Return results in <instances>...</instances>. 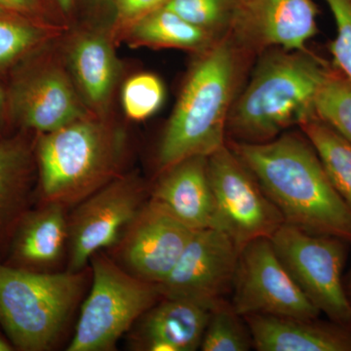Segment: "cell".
I'll use <instances>...</instances> for the list:
<instances>
[{
  "label": "cell",
  "instance_id": "obj_28",
  "mask_svg": "<svg viewBox=\"0 0 351 351\" xmlns=\"http://www.w3.org/2000/svg\"><path fill=\"white\" fill-rule=\"evenodd\" d=\"M336 23V38L329 45L332 66L351 80V0H324Z\"/></svg>",
  "mask_w": 351,
  "mask_h": 351
},
{
  "label": "cell",
  "instance_id": "obj_14",
  "mask_svg": "<svg viewBox=\"0 0 351 351\" xmlns=\"http://www.w3.org/2000/svg\"><path fill=\"white\" fill-rule=\"evenodd\" d=\"M318 13L313 0H237L230 32L237 46L306 51Z\"/></svg>",
  "mask_w": 351,
  "mask_h": 351
},
{
  "label": "cell",
  "instance_id": "obj_9",
  "mask_svg": "<svg viewBox=\"0 0 351 351\" xmlns=\"http://www.w3.org/2000/svg\"><path fill=\"white\" fill-rule=\"evenodd\" d=\"M147 189L135 175H121L76 204L69 216L68 269L83 271L95 254L114 247L145 204Z\"/></svg>",
  "mask_w": 351,
  "mask_h": 351
},
{
  "label": "cell",
  "instance_id": "obj_16",
  "mask_svg": "<svg viewBox=\"0 0 351 351\" xmlns=\"http://www.w3.org/2000/svg\"><path fill=\"white\" fill-rule=\"evenodd\" d=\"M66 207L43 202L29 210L20 221L3 263L29 271L52 272L69 244Z\"/></svg>",
  "mask_w": 351,
  "mask_h": 351
},
{
  "label": "cell",
  "instance_id": "obj_11",
  "mask_svg": "<svg viewBox=\"0 0 351 351\" xmlns=\"http://www.w3.org/2000/svg\"><path fill=\"white\" fill-rule=\"evenodd\" d=\"M239 249L225 232L195 230L168 276L157 284L161 298L214 308L232 291Z\"/></svg>",
  "mask_w": 351,
  "mask_h": 351
},
{
  "label": "cell",
  "instance_id": "obj_25",
  "mask_svg": "<svg viewBox=\"0 0 351 351\" xmlns=\"http://www.w3.org/2000/svg\"><path fill=\"white\" fill-rule=\"evenodd\" d=\"M244 318L232 304L219 302L212 309L200 348L203 351H247L253 346ZM245 321V320H244Z\"/></svg>",
  "mask_w": 351,
  "mask_h": 351
},
{
  "label": "cell",
  "instance_id": "obj_2",
  "mask_svg": "<svg viewBox=\"0 0 351 351\" xmlns=\"http://www.w3.org/2000/svg\"><path fill=\"white\" fill-rule=\"evenodd\" d=\"M329 66L308 50L265 55L233 104L226 130L239 142H267L316 117V94Z\"/></svg>",
  "mask_w": 351,
  "mask_h": 351
},
{
  "label": "cell",
  "instance_id": "obj_4",
  "mask_svg": "<svg viewBox=\"0 0 351 351\" xmlns=\"http://www.w3.org/2000/svg\"><path fill=\"white\" fill-rule=\"evenodd\" d=\"M124 135L94 114L49 133L34 145L43 202L76 205L121 176Z\"/></svg>",
  "mask_w": 351,
  "mask_h": 351
},
{
  "label": "cell",
  "instance_id": "obj_17",
  "mask_svg": "<svg viewBox=\"0 0 351 351\" xmlns=\"http://www.w3.org/2000/svg\"><path fill=\"white\" fill-rule=\"evenodd\" d=\"M243 318L258 351H351V326L334 321L269 314Z\"/></svg>",
  "mask_w": 351,
  "mask_h": 351
},
{
  "label": "cell",
  "instance_id": "obj_31",
  "mask_svg": "<svg viewBox=\"0 0 351 351\" xmlns=\"http://www.w3.org/2000/svg\"><path fill=\"white\" fill-rule=\"evenodd\" d=\"M5 117L9 119L8 91H7V88L0 84V122L5 119Z\"/></svg>",
  "mask_w": 351,
  "mask_h": 351
},
{
  "label": "cell",
  "instance_id": "obj_24",
  "mask_svg": "<svg viewBox=\"0 0 351 351\" xmlns=\"http://www.w3.org/2000/svg\"><path fill=\"white\" fill-rule=\"evenodd\" d=\"M49 32L27 18L0 14V73L31 56Z\"/></svg>",
  "mask_w": 351,
  "mask_h": 351
},
{
  "label": "cell",
  "instance_id": "obj_5",
  "mask_svg": "<svg viewBox=\"0 0 351 351\" xmlns=\"http://www.w3.org/2000/svg\"><path fill=\"white\" fill-rule=\"evenodd\" d=\"M83 284V271H29L0 263V325L15 350H49Z\"/></svg>",
  "mask_w": 351,
  "mask_h": 351
},
{
  "label": "cell",
  "instance_id": "obj_30",
  "mask_svg": "<svg viewBox=\"0 0 351 351\" xmlns=\"http://www.w3.org/2000/svg\"><path fill=\"white\" fill-rule=\"evenodd\" d=\"M0 8L6 13L27 18L36 15L39 9L38 0H0Z\"/></svg>",
  "mask_w": 351,
  "mask_h": 351
},
{
  "label": "cell",
  "instance_id": "obj_7",
  "mask_svg": "<svg viewBox=\"0 0 351 351\" xmlns=\"http://www.w3.org/2000/svg\"><path fill=\"white\" fill-rule=\"evenodd\" d=\"M279 260L320 313L351 326V302L343 286L345 240L313 234L283 223L269 237Z\"/></svg>",
  "mask_w": 351,
  "mask_h": 351
},
{
  "label": "cell",
  "instance_id": "obj_20",
  "mask_svg": "<svg viewBox=\"0 0 351 351\" xmlns=\"http://www.w3.org/2000/svg\"><path fill=\"white\" fill-rule=\"evenodd\" d=\"M69 64L85 106L96 117H103L119 75L112 43L101 32H83L69 46Z\"/></svg>",
  "mask_w": 351,
  "mask_h": 351
},
{
  "label": "cell",
  "instance_id": "obj_29",
  "mask_svg": "<svg viewBox=\"0 0 351 351\" xmlns=\"http://www.w3.org/2000/svg\"><path fill=\"white\" fill-rule=\"evenodd\" d=\"M167 1L168 0H114L119 22L128 27L147 14L165 5Z\"/></svg>",
  "mask_w": 351,
  "mask_h": 351
},
{
  "label": "cell",
  "instance_id": "obj_23",
  "mask_svg": "<svg viewBox=\"0 0 351 351\" xmlns=\"http://www.w3.org/2000/svg\"><path fill=\"white\" fill-rule=\"evenodd\" d=\"M315 114L351 144V80L332 64L316 94Z\"/></svg>",
  "mask_w": 351,
  "mask_h": 351
},
{
  "label": "cell",
  "instance_id": "obj_3",
  "mask_svg": "<svg viewBox=\"0 0 351 351\" xmlns=\"http://www.w3.org/2000/svg\"><path fill=\"white\" fill-rule=\"evenodd\" d=\"M239 46L223 36L201 52L189 73L159 144V170L191 156H210L226 145L239 76Z\"/></svg>",
  "mask_w": 351,
  "mask_h": 351
},
{
  "label": "cell",
  "instance_id": "obj_32",
  "mask_svg": "<svg viewBox=\"0 0 351 351\" xmlns=\"http://www.w3.org/2000/svg\"><path fill=\"white\" fill-rule=\"evenodd\" d=\"M15 350L12 343L9 341V339H5L0 336V351H12Z\"/></svg>",
  "mask_w": 351,
  "mask_h": 351
},
{
  "label": "cell",
  "instance_id": "obj_27",
  "mask_svg": "<svg viewBox=\"0 0 351 351\" xmlns=\"http://www.w3.org/2000/svg\"><path fill=\"white\" fill-rule=\"evenodd\" d=\"M164 98L163 83L152 73L132 76L122 88V107L127 117L136 121H142L154 114L162 106Z\"/></svg>",
  "mask_w": 351,
  "mask_h": 351
},
{
  "label": "cell",
  "instance_id": "obj_6",
  "mask_svg": "<svg viewBox=\"0 0 351 351\" xmlns=\"http://www.w3.org/2000/svg\"><path fill=\"white\" fill-rule=\"evenodd\" d=\"M93 283L68 351H112L161 298L156 284L124 269L100 252L91 258Z\"/></svg>",
  "mask_w": 351,
  "mask_h": 351
},
{
  "label": "cell",
  "instance_id": "obj_21",
  "mask_svg": "<svg viewBox=\"0 0 351 351\" xmlns=\"http://www.w3.org/2000/svg\"><path fill=\"white\" fill-rule=\"evenodd\" d=\"M128 38L138 45L203 52L218 38L166 8L160 7L128 27Z\"/></svg>",
  "mask_w": 351,
  "mask_h": 351
},
{
  "label": "cell",
  "instance_id": "obj_33",
  "mask_svg": "<svg viewBox=\"0 0 351 351\" xmlns=\"http://www.w3.org/2000/svg\"><path fill=\"white\" fill-rule=\"evenodd\" d=\"M57 2L64 12H69L73 5V0H57Z\"/></svg>",
  "mask_w": 351,
  "mask_h": 351
},
{
  "label": "cell",
  "instance_id": "obj_34",
  "mask_svg": "<svg viewBox=\"0 0 351 351\" xmlns=\"http://www.w3.org/2000/svg\"><path fill=\"white\" fill-rule=\"evenodd\" d=\"M346 294H348V299H350V301L351 302V272L350 278H348V288L346 289Z\"/></svg>",
  "mask_w": 351,
  "mask_h": 351
},
{
  "label": "cell",
  "instance_id": "obj_12",
  "mask_svg": "<svg viewBox=\"0 0 351 351\" xmlns=\"http://www.w3.org/2000/svg\"><path fill=\"white\" fill-rule=\"evenodd\" d=\"M7 91L9 119L25 130L49 133L93 114L69 76L52 64L21 69Z\"/></svg>",
  "mask_w": 351,
  "mask_h": 351
},
{
  "label": "cell",
  "instance_id": "obj_19",
  "mask_svg": "<svg viewBox=\"0 0 351 351\" xmlns=\"http://www.w3.org/2000/svg\"><path fill=\"white\" fill-rule=\"evenodd\" d=\"M34 149L24 136L0 141V263L20 221L32 209Z\"/></svg>",
  "mask_w": 351,
  "mask_h": 351
},
{
  "label": "cell",
  "instance_id": "obj_10",
  "mask_svg": "<svg viewBox=\"0 0 351 351\" xmlns=\"http://www.w3.org/2000/svg\"><path fill=\"white\" fill-rule=\"evenodd\" d=\"M232 308L252 314L315 319L321 313L302 292L276 255L269 239H258L239 252L233 277Z\"/></svg>",
  "mask_w": 351,
  "mask_h": 351
},
{
  "label": "cell",
  "instance_id": "obj_15",
  "mask_svg": "<svg viewBox=\"0 0 351 351\" xmlns=\"http://www.w3.org/2000/svg\"><path fill=\"white\" fill-rule=\"evenodd\" d=\"M160 173L151 191L152 200L191 230L217 228L207 156L182 159Z\"/></svg>",
  "mask_w": 351,
  "mask_h": 351
},
{
  "label": "cell",
  "instance_id": "obj_35",
  "mask_svg": "<svg viewBox=\"0 0 351 351\" xmlns=\"http://www.w3.org/2000/svg\"><path fill=\"white\" fill-rule=\"evenodd\" d=\"M0 14H8V13H6L5 11H3V10H2L1 8H0ZM11 15H12V14H11Z\"/></svg>",
  "mask_w": 351,
  "mask_h": 351
},
{
  "label": "cell",
  "instance_id": "obj_13",
  "mask_svg": "<svg viewBox=\"0 0 351 351\" xmlns=\"http://www.w3.org/2000/svg\"><path fill=\"white\" fill-rule=\"evenodd\" d=\"M195 232L149 198L115 245L120 265L157 285L170 274Z\"/></svg>",
  "mask_w": 351,
  "mask_h": 351
},
{
  "label": "cell",
  "instance_id": "obj_22",
  "mask_svg": "<svg viewBox=\"0 0 351 351\" xmlns=\"http://www.w3.org/2000/svg\"><path fill=\"white\" fill-rule=\"evenodd\" d=\"M300 127L319 156L335 189L351 208L350 143L317 117Z\"/></svg>",
  "mask_w": 351,
  "mask_h": 351
},
{
  "label": "cell",
  "instance_id": "obj_18",
  "mask_svg": "<svg viewBox=\"0 0 351 351\" xmlns=\"http://www.w3.org/2000/svg\"><path fill=\"white\" fill-rule=\"evenodd\" d=\"M212 309L197 302L163 298L142 316L133 337L147 351H195L200 348Z\"/></svg>",
  "mask_w": 351,
  "mask_h": 351
},
{
  "label": "cell",
  "instance_id": "obj_26",
  "mask_svg": "<svg viewBox=\"0 0 351 351\" xmlns=\"http://www.w3.org/2000/svg\"><path fill=\"white\" fill-rule=\"evenodd\" d=\"M166 8L216 38L230 32L237 0H168Z\"/></svg>",
  "mask_w": 351,
  "mask_h": 351
},
{
  "label": "cell",
  "instance_id": "obj_1",
  "mask_svg": "<svg viewBox=\"0 0 351 351\" xmlns=\"http://www.w3.org/2000/svg\"><path fill=\"white\" fill-rule=\"evenodd\" d=\"M230 149L257 180L288 225L351 242V208L332 184L307 138L286 134Z\"/></svg>",
  "mask_w": 351,
  "mask_h": 351
},
{
  "label": "cell",
  "instance_id": "obj_8",
  "mask_svg": "<svg viewBox=\"0 0 351 351\" xmlns=\"http://www.w3.org/2000/svg\"><path fill=\"white\" fill-rule=\"evenodd\" d=\"M208 173L217 230L225 232L239 252L253 240L269 239L285 223L257 180L228 145L208 156Z\"/></svg>",
  "mask_w": 351,
  "mask_h": 351
}]
</instances>
